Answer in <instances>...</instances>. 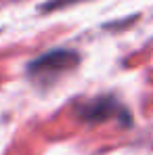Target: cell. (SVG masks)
I'll list each match as a JSON object with an SVG mask.
<instances>
[{"mask_svg":"<svg viewBox=\"0 0 153 155\" xmlns=\"http://www.w3.org/2000/svg\"><path fill=\"white\" fill-rule=\"evenodd\" d=\"M78 63H80V57L74 51H51L44 52L42 57L34 59L29 65H27V71L29 78L38 84H51L57 78H61L65 71L74 69Z\"/></svg>","mask_w":153,"mask_h":155,"instance_id":"cell-1","label":"cell"},{"mask_svg":"<svg viewBox=\"0 0 153 155\" xmlns=\"http://www.w3.org/2000/svg\"><path fill=\"white\" fill-rule=\"evenodd\" d=\"M80 117L84 122H90V124L107 122V120H124L128 124L126 109L111 97H99L90 103H84L80 107Z\"/></svg>","mask_w":153,"mask_h":155,"instance_id":"cell-2","label":"cell"},{"mask_svg":"<svg viewBox=\"0 0 153 155\" xmlns=\"http://www.w3.org/2000/svg\"><path fill=\"white\" fill-rule=\"evenodd\" d=\"M72 2H80V0H51L44 4V11H52L57 6H65V4H72Z\"/></svg>","mask_w":153,"mask_h":155,"instance_id":"cell-3","label":"cell"}]
</instances>
